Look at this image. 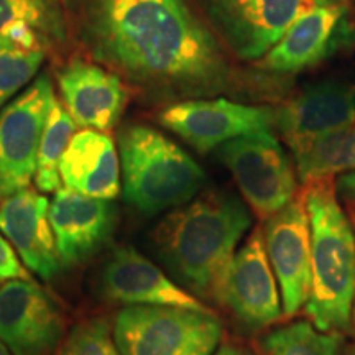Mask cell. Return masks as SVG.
I'll list each match as a JSON object with an SVG mask.
<instances>
[{
	"label": "cell",
	"instance_id": "8992f818",
	"mask_svg": "<svg viewBox=\"0 0 355 355\" xmlns=\"http://www.w3.org/2000/svg\"><path fill=\"white\" fill-rule=\"evenodd\" d=\"M220 337L214 313L178 306H127L114 329L122 355H214Z\"/></svg>",
	"mask_w": 355,
	"mask_h": 355
},
{
	"label": "cell",
	"instance_id": "f546056e",
	"mask_svg": "<svg viewBox=\"0 0 355 355\" xmlns=\"http://www.w3.org/2000/svg\"><path fill=\"white\" fill-rule=\"evenodd\" d=\"M352 327H355V304H354V313H352Z\"/></svg>",
	"mask_w": 355,
	"mask_h": 355
},
{
	"label": "cell",
	"instance_id": "ac0fdd59",
	"mask_svg": "<svg viewBox=\"0 0 355 355\" xmlns=\"http://www.w3.org/2000/svg\"><path fill=\"white\" fill-rule=\"evenodd\" d=\"M0 232L32 272L43 279L56 277L61 261L46 198L24 188L3 199L0 204Z\"/></svg>",
	"mask_w": 355,
	"mask_h": 355
},
{
	"label": "cell",
	"instance_id": "30bf717a",
	"mask_svg": "<svg viewBox=\"0 0 355 355\" xmlns=\"http://www.w3.org/2000/svg\"><path fill=\"white\" fill-rule=\"evenodd\" d=\"M266 257L278 279L283 313L295 316L308 303L311 293V229L303 198L265 220Z\"/></svg>",
	"mask_w": 355,
	"mask_h": 355
},
{
	"label": "cell",
	"instance_id": "277c9868",
	"mask_svg": "<svg viewBox=\"0 0 355 355\" xmlns=\"http://www.w3.org/2000/svg\"><path fill=\"white\" fill-rule=\"evenodd\" d=\"M117 141L123 196L146 216L183 206L207 183L202 168L152 127L130 123L119 132Z\"/></svg>",
	"mask_w": 355,
	"mask_h": 355
},
{
	"label": "cell",
	"instance_id": "3957f363",
	"mask_svg": "<svg viewBox=\"0 0 355 355\" xmlns=\"http://www.w3.org/2000/svg\"><path fill=\"white\" fill-rule=\"evenodd\" d=\"M304 206L311 229V293L304 309L322 332L352 331L355 234L331 176L309 181Z\"/></svg>",
	"mask_w": 355,
	"mask_h": 355
},
{
	"label": "cell",
	"instance_id": "6da1fadb",
	"mask_svg": "<svg viewBox=\"0 0 355 355\" xmlns=\"http://www.w3.org/2000/svg\"><path fill=\"white\" fill-rule=\"evenodd\" d=\"M69 42L144 99L247 96V76L188 0H63Z\"/></svg>",
	"mask_w": 355,
	"mask_h": 355
},
{
	"label": "cell",
	"instance_id": "8fae6325",
	"mask_svg": "<svg viewBox=\"0 0 355 355\" xmlns=\"http://www.w3.org/2000/svg\"><path fill=\"white\" fill-rule=\"evenodd\" d=\"M222 306L254 331L272 326L282 318L277 278L266 257L261 227L235 252L225 275Z\"/></svg>",
	"mask_w": 355,
	"mask_h": 355
},
{
	"label": "cell",
	"instance_id": "5bb4252c",
	"mask_svg": "<svg viewBox=\"0 0 355 355\" xmlns=\"http://www.w3.org/2000/svg\"><path fill=\"white\" fill-rule=\"evenodd\" d=\"M101 291L105 298L127 306H178L212 313L209 306L173 282L153 261L133 247H119L101 272Z\"/></svg>",
	"mask_w": 355,
	"mask_h": 355
},
{
	"label": "cell",
	"instance_id": "cb8c5ba5",
	"mask_svg": "<svg viewBox=\"0 0 355 355\" xmlns=\"http://www.w3.org/2000/svg\"><path fill=\"white\" fill-rule=\"evenodd\" d=\"M44 58L42 50L0 37V109L32 81Z\"/></svg>",
	"mask_w": 355,
	"mask_h": 355
},
{
	"label": "cell",
	"instance_id": "9a60e30c",
	"mask_svg": "<svg viewBox=\"0 0 355 355\" xmlns=\"http://www.w3.org/2000/svg\"><path fill=\"white\" fill-rule=\"evenodd\" d=\"M349 6L331 3L303 13L257 61L268 73H300L329 56L349 37Z\"/></svg>",
	"mask_w": 355,
	"mask_h": 355
},
{
	"label": "cell",
	"instance_id": "ba28073f",
	"mask_svg": "<svg viewBox=\"0 0 355 355\" xmlns=\"http://www.w3.org/2000/svg\"><path fill=\"white\" fill-rule=\"evenodd\" d=\"M55 97L51 79L42 74L0 110V184L6 198L28 188L35 178L40 141Z\"/></svg>",
	"mask_w": 355,
	"mask_h": 355
},
{
	"label": "cell",
	"instance_id": "7c38bea8",
	"mask_svg": "<svg viewBox=\"0 0 355 355\" xmlns=\"http://www.w3.org/2000/svg\"><path fill=\"white\" fill-rule=\"evenodd\" d=\"M60 309L37 283L10 279L0 288V340L13 355H48L63 337Z\"/></svg>",
	"mask_w": 355,
	"mask_h": 355
},
{
	"label": "cell",
	"instance_id": "4316f807",
	"mask_svg": "<svg viewBox=\"0 0 355 355\" xmlns=\"http://www.w3.org/2000/svg\"><path fill=\"white\" fill-rule=\"evenodd\" d=\"M337 188L340 189V193L350 201L355 202V171L343 173L337 180Z\"/></svg>",
	"mask_w": 355,
	"mask_h": 355
},
{
	"label": "cell",
	"instance_id": "83f0119b",
	"mask_svg": "<svg viewBox=\"0 0 355 355\" xmlns=\"http://www.w3.org/2000/svg\"><path fill=\"white\" fill-rule=\"evenodd\" d=\"M214 355H245V354H243L241 349L234 347V345L225 344V345H222L220 349H217V352Z\"/></svg>",
	"mask_w": 355,
	"mask_h": 355
},
{
	"label": "cell",
	"instance_id": "7402d4cb",
	"mask_svg": "<svg viewBox=\"0 0 355 355\" xmlns=\"http://www.w3.org/2000/svg\"><path fill=\"white\" fill-rule=\"evenodd\" d=\"M76 123L58 97L53 101L38 148L35 183L43 193L58 191L61 184L60 163L76 132Z\"/></svg>",
	"mask_w": 355,
	"mask_h": 355
},
{
	"label": "cell",
	"instance_id": "2e32d148",
	"mask_svg": "<svg viewBox=\"0 0 355 355\" xmlns=\"http://www.w3.org/2000/svg\"><path fill=\"white\" fill-rule=\"evenodd\" d=\"M58 86L74 123L92 130L112 128L128 101L121 76L84 58H71L58 69Z\"/></svg>",
	"mask_w": 355,
	"mask_h": 355
},
{
	"label": "cell",
	"instance_id": "1f68e13d",
	"mask_svg": "<svg viewBox=\"0 0 355 355\" xmlns=\"http://www.w3.org/2000/svg\"><path fill=\"white\" fill-rule=\"evenodd\" d=\"M350 355H355V345L352 347V350H350Z\"/></svg>",
	"mask_w": 355,
	"mask_h": 355
},
{
	"label": "cell",
	"instance_id": "d4e9b609",
	"mask_svg": "<svg viewBox=\"0 0 355 355\" xmlns=\"http://www.w3.org/2000/svg\"><path fill=\"white\" fill-rule=\"evenodd\" d=\"M58 355H122L110 336L107 322L102 319H89L78 324Z\"/></svg>",
	"mask_w": 355,
	"mask_h": 355
},
{
	"label": "cell",
	"instance_id": "4fadbf2b",
	"mask_svg": "<svg viewBox=\"0 0 355 355\" xmlns=\"http://www.w3.org/2000/svg\"><path fill=\"white\" fill-rule=\"evenodd\" d=\"M273 125L291 152L314 140L355 125V87L336 79L306 86L285 105L275 109Z\"/></svg>",
	"mask_w": 355,
	"mask_h": 355
},
{
	"label": "cell",
	"instance_id": "7a4b0ae2",
	"mask_svg": "<svg viewBox=\"0 0 355 355\" xmlns=\"http://www.w3.org/2000/svg\"><path fill=\"white\" fill-rule=\"evenodd\" d=\"M250 227L252 214L241 199L229 191L206 189L163 217L152 242L181 286L222 304L230 261Z\"/></svg>",
	"mask_w": 355,
	"mask_h": 355
},
{
	"label": "cell",
	"instance_id": "ffe728a7",
	"mask_svg": "<svg viewBox=\"0 0 355 355\" xmlns=\"http://www.w3.org/2000/svg\"><path fill=\"white\" fill-rule=\"evenodd\" d=\"M0 37L60 55L69 43L63 0H0Z\"/></svg>",
	"mask_w": 355,
	"mask_h": 355
},
{
	"label": "cell",
	"instance_id": "4dcf8cb0",
	"mask_svg": "<svg viewBox=\"0 0 355 355\" xmlns=\"http://www.w3.org/2000/svg\"><path fill=\"white\" fill-rule=\"evenodd\" d=\"M6 198V194H3V189H2V184H0V199Z\"/></svg>",
	"mask_w": 355,
	"mask_h": 355
},
{
	"label": "cell",
	"instance_id": "52a82bcc",
	"mask_svg": "<svg viewBox=\"0 0 355 355\" xmlns=\"http://www.w3.org/2000/svg\"><path fill=\"white\" fill-rule=\"evenodd\" d=\"M217 157L261 220L277 214L295 199V170L272 130L247 133L225 141L217 148Z\"/></svg>",
	"mask_w": 355,
	"mask_h": 355
},
{
	"label": "cell",
	"instance_id": "44dd1931",
	"mask_svg": "<svg viewBox=\"0 0 355 355\" xmlns=\"http://www.w3.org/2000/svg\"><path fill=\"white\" fill-rule=\"evenodd\" d=\"M298 176L304 183L355 171V128L334 132L293 152Z\"/></svg>",
	"mask_w": 355,
	"mask_h": 355
},
{
	"label": "cell",
	"instance_id": "e0dca14e",
	"mask_svg": "<svg viewBox=\"0 0 355 355\" xmlns=\"http://www.w3.org/2000/svg\"><path fill=\"white\" fill-rule=\"evenodd\" d=\"M50 222L61 265L83 263L109 241L115 227V206L63 188L50 204Z\"/></svg>",
	"mask_w": 355,
	"mask_h": 355
},
{
	"label": "cell",
	"instance_id": "f1b7e54d",
	"mask_svg": "<svg viewBox=\"0 0 355 355\" xmlns=\"http://www.w3.org/2000/svg\"><path fill=\"white\" fill-rule=\"evenodd\" d=\"M0 355H10V350L7 349V345L0 340Z\"/></svg>",
	"mask_w": 355,
	"mask_h": 355
},
{
	"label": "cell",
	"instance_id": "603a6c76",
	"mask_svg": "<svg viewBox=\"0 0 355 355\" xmlns=\"http://www.w3.org/2000/svg\"><path fill=\"white\" fill-rule=\"evenodd\" d=\"M343 336L322 332L314 324L300 321L265 334L259 355H340Z\"/></svg>",
	"mask_w": 355,
	"mask_h": 355
},
{
	"label": "cell",
	"instance_id": "5b68a950",
	"mask_svg": "<svg viewBox=\"0 0 355 355\" xmlns=\"http://www.w3.org/2000/svg\"><path fill=\"white\" fill-rule=\"evenodd\" d=\"M235 60L257 63L288 26L311 8L347 0H188Z\"/></svg>",
	"mask_w": 355,
	"mask_h": 355
},
{
	"label": "cell",
	"instance_id": "d6986e66",
	"mask_svg": "<svg viewBox=\"0 0 355 355\" xmlns=\"http://www.w3.org/2000/svg\"><path fill=\"white\" fill-rule=\"evenodd\" d=\"M60 178L68 189L112 201L121 193V159L114 140L92 128L74 133L61 158Z\"/></svg>",
	"mask_w": 355,
	"mask_h": 355
},
{
	"label": "cell",
	"instance_id": "484cf974",
	"mask_svg": "<svg viewBox=\"0 0 355 355\" xmlns=\"http://www.w3.org/2000/svg\"><path fill=\"white\" fill-rule=\"evenodd\" d=\"M10 279H28L33 282L30 273L21 266V261L17 257L10 242L3 239L0 234V283L10 282Z\"/></svg>",
	"mask_w": 355,
	"mask_h": 355
},
{
	"label": "cell",
	"instance_id": "9c48e42d",
	"mask_svg": "<svg viewBox=\"0 0 355 355\" xmlns=\"http://www.w3.org/2000/svg\"><path fill=\"white\" fill-rule=\"evenodd\" d=\"M273 119L275 107L242 104L229 97L180 101L158 114L163 127L201 153L247 133L272 130Z\"/></svg>",
	"mask_w": 355,
	"mask_h": 355
}]
</instances>
